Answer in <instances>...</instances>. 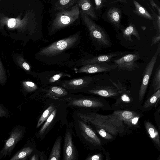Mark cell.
Returning a JSON list of instances; mask_svg holds the SVG:
<instances>
[{
	"label": "cell",
	"instance_id": "26",
	"mask_svg": "<svg viewBox=\"0 0 160 160\" xmlns=\"http://www.w3.org/2000/svg\"><path fill=\"white\" fill-rule=\"evenodd\" d=\"M160 98V89L155 92L146 101L143 107L145 108H148L155 105Z\"/></svg>",
	"mask_w": 160,
	"mask_h": 160
},
{
	"label": "cell",
	"instance_id": "41",
	"mask_svg": "<svg viewBox=\"0 0 160 160\" xmlns=\"http://www.w3.org/2000/svg\"><path fill=\"white\" fill-rule=\"evenodd\" d=\"M39 157L40 160H47L48 158L46 151H40Z\"/></svg>",
	"mask_w": 160,
	"mask_h": 160
},
{
	"label": "cell",
	"instance_id": "21",
	"mask_svg": "<svg viewBox=\"0 0 160 160\" xmlns=\"http://www.w3.org/2000/svg\"><path fill=\"white\" fill-rule=\"evenodd\" d=\"M146 131L150 137L159 148L160 147V136L158 131L155 126L149 122L145 123Z\"/></svg>",
	"mask_w": 160,
	"mask_h": 160
},
{
	"label": "cell",
	"instance_id": "14",
	"mask_svg": "<svg viewBox=\"0 0 160 160\" xmlns=\"http://www.w3.org/2000/svg\"><path fill=\"white\" fill-rule=\"evenodd\" d=\"M69 104L79 107L98 108L102 107L103 104L98 100L91 99H73Z\"/></svg>",
	"mask_w": 160,
	"mask_h": 160
},
{
	"label": "cell",
	"instance_id": "1",
	"mask_svg": "<svg viewBox=\"0 0 160 160\" xmlns=\"http://www.w3.org/2000/svg\"><path fill=\"white\" fill-rule=\"evenodd\" d=\"M82 121L93 125L96 128L104 129L111 135L115 136L123 131V122L112 114L103 115L96 113L88 114L79 113Z\"/></svg>",
	"mask_w": 160,
	"mask_h": 160
},
{
	"label": "cell",
	"instance_id": "33",
	"mask_svg": "<svg viewBox=\"0 0 160 160\" xmlns=\"http://www.w3.org/2000/svg\"><path fill=\"white\" fill-rule=\"evenodd\" d=\"M23 84L26 89L28 91H34L38 88L37 86L32 82H23Z\"/></svg>",
	"mask_w": 160,
	"mask_h": 160
},
{
	"label": "cell",
	"instance_id": "30",
	"mask_svg": "<svg viewBox=\"0 0 160 160\" xmlns=\"http://www.w3.org/2000/svg\"><path fill=\"white\" fill-rule=\"evenodd\" d=\"M49 92L58 96H63L66 95L67 92L65 89L60 87H52L50 89Z\"/></svg>",
	"mask_w": 160,
	"mask_h": 160
},
{
	"label": "cell",
	"instance_id": "11",
	"mask_svg": "<svg viewBox=\"0 0 160 160\" xmlns=\"http://www.w3.org/2000/svg\"><path fill=\"white\" fill-rule=\"evenodd\" d=\"M37 144L34 139L31 138L28 140L24 146L10 159L18 160L29 156L37 148Z\"/></svg>",
	"mask_w": 160,
	"mask_h": 160
},
{
	"label": "cell",
	"instance_id": "37",
	"mask_svg": "<svg viewBox=\"0 0 160 160\" xmlns=\"http://www.w3.org/2000/svg\"><path fill=\"white\" fill-rule=\"evenodd\" d=\"M95 5L94 8L96 10H99L105 5V3H106L107 1L105 0H94Z\"/></svg>",
	"mask_w": 160,
	"mask_h": 160
},
{
	"label": "cell",
	"instance_id": "10",
	"mask_svg": "<svg viewBox=\"0 0 160 160\" xmlns=\"http://www.w3.org/2000/svg\"><path fill=\"white\" fill-rule=\"evenodd\" d=\"M117 68V66L115 64H109L107 62L95 63L82 65L79 68L76 69L75 71L77 73L92 74L109 72Z\"/></svg>",
	"mask_w": 160,
	"mask_h": 160
},
{
	"label": "cell",
	"instance_id": "5",
	"mask_svg": "<svg viewBox=\"0 0 160 160\" xmlns=\"http://www.w3.org/2000/svg\"><path fill=\"white\" fill-rule=\"evenodd\" d=\"M80 16L83 24L89 32L92 40L103 47H110L111 42L105 31L99 25L94 22L90 18L80 10Z\"/></svg>",
	"mask_w": 160,
	"mask_h": 160
},
{
	"label": "cell",
	"instance_id": "7",
	"mask_svg": "<svg viewBox=\"0 0 160 160\" xmlns=\"http://www.w3.org/2000/svg\"><path fill=\"white\" fill-rule=\"evenodd\" d=\"M72 130L68 128L65 133L62 160H78L79 154L74 144Z\"/></svg>",
	"mask_w": 160,
	"mask_h": 160
},
{
	"label": "cell",
	"instance_id": "36",
	"mask_svg": "<svg viewBox=\"0 0 160 160\" xmlns=\"http://www.w3.org/2000/svg\"><path fill=\"white\" fill-rule=\"evenodd\" d=\"M40 151L36 149L29 156L28 160H40L39 154Z\"/></svg>",
	"mask_w": 160,
	"mask_h": 160
},
{
	"label": "cell",
	"instance_id": "40",
	"mask_svg": "<svg viewBox=\"0 0 160 160\" xmlns=\"http://www.w3.org/2000/svg\"><path fill=\"white\" fill-rule=\"evenodd\" d=\"M8 114V112L2 106L0 105V117H7Z\"/></svg>",
	"mask_w": 160,
	"mask_h": 160
},
{
	"label": "cell",
	"instance_id": "25",
	"mask_svg": "<svg viewBox=\"0 0 160 160\" xmlns=\"http://www.w3.org/2000/svg\"><path fill=\"white\" fill-rule=\"evenodd\" d=\"M118 120L123 122L131 118L138 115L136 112L130 111H115L112 114Z\"/></svg>",
	"mask_w": 160,
	"mask_h": 160
},
{
	"label": "cell",
	"instance_id": "17",
	"mask_svg": "<svg viewBox=\"0 0 160 160\" xmlns=\"http://www.w3.org/2000/svg\"><path fill=\"white\" fill-rule=\"evenodd\" d=\"M56 112L57 109L55 108L36 133V136L40 141L44 139L50 130L51 122L56 115Z\"/></svg>",
	"mask_w": 160,
	"mask_h": 160
},
{
	"label": "cell",
	"instance_id": "39",
	"mask_svg": "<svg viewBox=\"0 0 160 160\" xmlns=\"http://www.w3.org/2000/svg\"><path fill=\"white\" fill-rule=\"evenodd\" d=\"M150 3L152 7L153 8L154 10V8H155L157 10L158 13V15L160 16V7L158 6L152 0H149Z\"/></svg>",
	"mask_w": 160,
	"mask_h": 160
},
{
	"label": "cell",
	"instance_id": "32",
	"mask_svg": "<svg viewBox=\"0 0 160 160\" xmlns=\"http://www.w3.org/2000/svg\"><path fill=\"white\" fill-rule=\"evenodd\" d=\"M96 128L97 133L103 138L108 140H111L112 139V135L105 130L101 128Z\"/></svg>",
	"mask_w": 160,
	"mask_h": 160
},
{
	"label": "cell",
	"instance_id": "15",
	"mask_svg": "<svg viewBox=\"0 0 160 160\" xmlns=\"http://www.w3.org/2000/svg\"><path fill=\"white\" fill-rule=\"evenodd\" d=\"M110 80L112 84L116 88L119 92V95H120V97L117 101L115 105H118L121 102L130 103L132 100L130 91L127 90L126 87L119 82H115Z\"/></svg>",
	"mask_w": 160,
	"mask_h": 160
},
{
	"label": "cell",
	"instance_id": "4",
	"mask_svg": "<svg viewBox=\"0 0 160 160\" xmlns=\"http://www.w3.org/2000/svg\"><path fill=\"white\" fill-rule=\"evenodd\" d=\"M75 129L76 136L86 149H95L101 146L100 139L91 127L86 122L79 120Z\"/></svg>",
	"mask_w": 160,
	"mask_h": 160
},
{
	"label": "cell",
	"instance_id": "19",
	"mask_svg": "<svg viewBox=\"0 0 160 160\" xmlns=\"http://www.w3.org/2000/svg\"><path fill=\"white\" fill-rule=\"evenodd\" d=\"M107 18L115 27H120L121 13L120 9L116 7L110 8L107 13Z\"/></svg>",
	"mask_w": 160,
	"mask_h": 160
},
{
	"label": "cell",
	"instance_id": "16",
	"mask_svg": "<svg viewBox=\"0 0 160 160\" xmlns=\"http://www.w3.org/2000/svg\"><path fill=\"white\" fill-rule=\"evenodd\" d=\"M76 3L81 8V10L83 13L96 20H98L94 8L90 0H78Z\"/></svg>",
	"mask_w": 160,
	"mask_h": 160
},
{
	"label": "cell",
	"instance_id": "29",
	"mask_svg": "<svg viewBox=\"0 0 160 160\" xmlns=\"http://www.w3.org/2000/svg\"><path fill=\"white\" fill-rule=\"evenodd\" d=\"M154 92L160 89V65L157 68L154 75L152 84Z\"/></svg>",
	"mask_w": 160,
	"mask_h": 160
},
{
	"label": "cell",
	"instance_id": "38",
	"mask_svg": "<svg viewBox=\"0 0 160 160\" xmlns=\"http://www.w3.org/2000/svg\"><path fill=\"white\" fill-rule=\"evenodd\" d=\"M160 33H156L152 38L151 41V45H154L160 43Z\"/></svg>",
	"mask_w": 160,
	"mask_h": 160
},
{
	"label": "cell",
	"instance_id": "12",
	"mask_svg": "<svg viewBox=\"0 0 160 160\" xmlns=\"http://www.w3.org/2000/svg\"><path fill=\"white\" fill-rule=\"evenodd\" d=\"M92 80V77H89L74 79L65 81L62 86L68 89H79L87 86Z\"/></svg>",
	"mask_w": 160,
	"mask_h": 160
},
{
	"label": "cell",
	"instance_id": "13",
	"mask_svg": "<svg viewBox=\"0 0 160 160\" xmlns=\"http://www.w3.org/2000/svg\"><path fill=\"white\" fill-rule=\"evenodd\" d=\"M121 53V52H116L107 54L99 55L91 58L83 59L81 60V65H83L92 63H107L112 58L118 56Z\"/></svg>",
	"mask_w": 160,
	"mask_h": 160
},
{
	"label": "cell",
	"instance_id": "34",
	"mask_svg": "<svg viewBox=\"0 0 160 160\" xmlns=\"http://www.w3.org/2000/svg\"><path fill=\"white\" fill-rule=\"evenodd\" d=\"M64 76H68V77H69V76H70L68 74L61 72L51 77L49 79V82L51 83L54 82L58 80Z\"/></svg>",
	"mask_w": 160,
	"mask_h": 160
},
{
	"label": "cell",
	"instance_id": "23",
	"mask_svg": "<svg viewBox=\"0 0 160 160\" xmlns=\"http://www.w3.org/2000/svg\"><path fill=\"white\" fill-rule=\"evenodd\" d=\"M78 0H58L53 5V10L55 11L67 9L76 4Z\"/></svg>",
	"mask_w": 160,
	"mask_h": 160
},
{
	"label": "cell",
	"instance_id": "2",
	"mask_svg": "<svg viewBox=\"0 0 160 160\" xmlns=\"http://www.w3.org/2000/svg\"><path fill=\"white\" fill-rule=\"evenodd\" d=\"M80 8L76 3L67 9L55 11L49 22L48 34L52 35L58 31L71 26L79 20Z\"/></svg>",
	"mask_w": 160,
	"mask_h": 160
},
{
	"label": "cell",
	"instance_id": "18",
	"mask_svg": "<svg viewBox=\"0 0 160 160\" xmlns=\"http://www.w3.org/2000/svg\"><path fill=\"white\" fill-rule=\"evenodd\" d=\"M62 139L58 136L55 140L47 160H61Z\"/></svg>",
	"mask_w": 160,
	"mask_h": 160
},
{
	"label": "cell",
	"instance_id": "28",
	"mask_svg": "<svg viewBox=\"0 0 160 160\" xmlns=\"http://www.w3.org/2000/svg\"><path fill=\"white\" fill-rule=\"evenodd\" d=\"M152 14V23L157 33H160V16L157 14L149 6Z\"/></svg>",
	"mask_w": 160,
	"mask_h": 160
},
{
	"label": "cell",
	"instance_id": "20",
	"mask_svg": "<svg viewBox=\"0 0 160 160\" xmlns=\"http://www.w3.org/2000/svg\"><path fill=\"white\" fill-rule=\"evenodd\" d=\"M89 91L91 93L107 98L119 95L118 91L117 89L108 87L95 88Z\"/></svg>",
	"mask_w": 160,
	"mask_h": 160
},
{
	"label": "cell",
	"instance_id": "42",
	"mask_svg": "<svg viewBox=\"0 0 160 160\" xmlns=\"http://www.w3.org/2000/svg\"><path fill=\"white\" fill-rule=\"evenodd\" d=\"M16 24V20L14 18H11L8 22V25L9 28H12Z\"/></svg>",
	"mask_w": 160,
	"mask_h": 160
},
{
	"label": "cell",
	"instance_id": "27",
	"mask_svg": "<svg viewBox=\"0 0 160 160\" xmlns=\"http://www.w3.org/2000/svg\"><path fill=\"white\" fill-rule=\"evenodd\" d=\"M55 109L54 106L51 105L44 111L38 121L37 125V128L46 121Z\"/></svg>",
	"mask_w": 160,
	"mask_h": 160
},
{
	"label": "cell",
	"instance_id": "43",
	"mask_svg": "<svg viewBox=\"0 0 160 160\" xmlns=\"http://www.w3.org/2000/svg\"><path fill=\"white\" fill-rule=\"evenodd\" d=\"M23 68L27 70H29L30 67L29 64L26 62H24L22 64Z\"/></svg>",
	"mask_w": 160,
	"mask_h": 160
},
{
	"label": "cell",
	"instance_id": "35",
	"mask_svg": "<svg viewBox=\"0 0 160 160\" xmlns=\"http://www.w3.org/2000/svg\"><path fill=\"white\" fill-rule=\"evenodd\" d=\"M103 156L101 153L88 156L84 160H103Z\"/></svg>",
	"mask_w": 160,
	"mask_h": 160
},
{
	"label": "cell",
	"instance_id": "8",
	"mask_svg": "<svg viewBox=\"0 0 160 160\" xmlns=\"http://www.w3.org/2000/svg\"><path fill=\"white\" fill-rule=\"evenodd\" d=\"M160 52V43H159L155 53L147 64L143 73V78L139 92L138 98L140 102H141L143 99L149 79Z\"/></svg>",
	"mask_w": 160,
	"mask_h": 160
},
{
	"label": "cell",
	"instance_id": "45",
	"mask_svg": "<svg viewBox=\"0 0 160 160\" xmlns=\"http://www.w3.org/2000/svg\"><path fill=\"white\" fill-rule=\"evenodd\" d=\"M106 159L105 160H110L109 154L108 151L105 153Z\"/></svg>",
	"mask_w": 160,
	"mask_h": 160
},
{
	"label": "cell",
	"instance_id": "6",
	"mask_svg": "<svg viewBox=\"0 0 160 160\" xmlns=\"http://www.w3.org/2000/svg\"><path fill=\"white\" fill-rule=\"evenodd\" d=\"M25 133V129L22 127L18 126L12 129L0 151V160L10 156L17 143L24 137Z\"/></svg>",
	"mask_w": 160,
	"mask_h": 160
},
{
	"label": "cell",
	"instance_id": "24",
	"mask_svg": "<svg viewBox=\"0 0 160 160\" xmlns=\"http://www.w3.org/2000/svg\"><path fill=\"white\" fill-rule=\"evenodd\" d=\"M133 3L135 7V9L132 11L134 13L147 19L152 20L151 14L144 7L136 1L133 0Z\"/></svg>",
	"mask_w": 160,
	"mask_h": 160
},
{
	"label": "cell",
	"instance_id": "22",
	"mask_svg": "<svg viewBox=\"0 0 160 160\" xmlns=\"http://www.w3.org/2000/svg\"><path fill=\"white\" fill-rule=\"evenodd\" d=\"M121 30L123 37L127 41L132 42L133 41L132 38V35L134 36L138 40H141L138 31L132 23H130L126 28Z\"/></svg>",
	"mask_w": 160,
	"mask_h": 160
},
{
	"label": "cell",
	"instance_id": "31",
	"mask_svg": "<svg viewBox=\"0 0 160 160\" xmlns=\"http://www.w3.org/2000/svg\"><path fill=\"white\" fill-rule=\"evenodd\" d=\"M140 117V115L138 114L131 118L125 121L124 123L130 127L135 126L138 125Z\"/></svg>",
	"mask_w": 160,
	"mask_h": 160
},
{
	"label": "cell",
	"instance_id": "9",
	"mask_svg": "<svg viewBox=\"0 0 160 160\" xmlns=\"http://www.w3.org/2000/svg\"><path fill=\"white\" fill-rule=\"evenodd\" d=\"M138 52L129 54L114 60V62L119 70L132 71L139 67L136 61L140 58Z\"/></svg>",
	"mask_w": 160,
	"mask_h": 160
},
{
	"label": "cell",
	"instance_id": "46",
	"mask_svg": "<svg viewBox=\"0 0 160 160\" xmlns=\"http://www.w3.org/2000/svg\"><path fill=\"white\" fill-rule=\"evenodd\" d=\"M29 156L25 157V158L21 159L18 160H28Z\"/></svg>",
	"mask_w": 160,
	"mask_h": 160
},
{
	"label": "cell",
	"instance_id": "47",
	"mask_svg": "<svg viewBox=\"0 0 160 160\" xmlns=\"http://www.w3.org/2000/svg\"><path fill=\"white\" fill-rule=\"evenodd\" d=\"M141 28L144 31L146 29V27L145 26H142L141 27Z\"/></svg>",
	"mask_w": 160,
	"mask_h": 160
},
{
	"label": "cell",
	"instance_id": "3",
	"mask_svg": "<svg viewBox=\"0 0 160 160\" xmlns=\"http://www.w3.org/2000/svg\"><path fill=\"white\" fill-rule=\"evenodd\" d=\"M80 32H78L72 35L41 48L38 52L39 55L44 58L54 57L74 48L80 42Z\"/></svg>",
	"mask_w": 160,
	"mask_h": 160
},
{
	"label": "cell",
	"instance_id": "44",
	"mask_svg": "<svg viewBox=\"0 0 160 160\" xmlns=\"http://www.w3.org/2000/svg\"><path fill=\"white\" fill-rule=\"evenodd\" d=\"M127 2V1L126 0H113L111 1V2L110 3H116L118 2H121V3H126Z\"/></svg>",
	"mask_w": 160,
	"mask_h": 160
}]
</instances>
